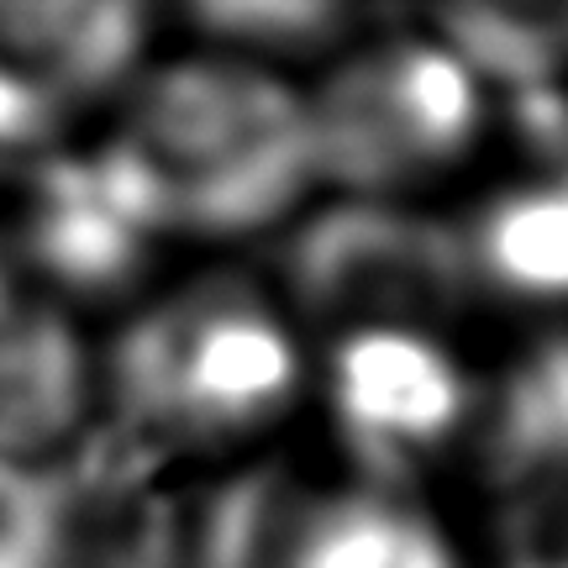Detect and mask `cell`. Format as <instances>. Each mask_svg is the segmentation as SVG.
Instances as JSON below:
<instances>
[{
	"label": "cell",
	"instance_id": "cell-1",
	"mask_svg": "<svg viewBox=\"0 0 568 568\" xmlns=\"http://www.w3.org/2000/svg\"><path fill=\"white\" fill-rule=\"evenodd\" d=\"M311 343L264 258H190L95 326L74 464L122 510L184 506L305 437Z\"/></svg>",
	"mask_w": 568,
	"mask_h": 568
},
{
	"label": "cell",
	"instance_id": "cell-2",
	"mask_svg": "<svg viewBox=\"0 0 568 568\" xmlns=\"http://www.w3.org/2000/svg\"><path fill=\"white\" fill-rule=\"evenodd\" d=\"M174 258H258L322 211L305 80L163 38L95 138Z\"/></svg>",
	"mask_w": 568,
	"mask_h": 568
},
{
	"label": "cell",
	"instance_id": "cell-3",
	"mask_svg": "<svg viewBox=\"0 0 568 568\" xmlns=\"http://www.w3.org/2000/svg\"><path fill=\"white\" fill-rule=\"evenodd\" d=\"M322 205L447 222L521 138L516 105L432 11H374L305 80Z\"/></svg>",
	"mask_w": 568,
	"mask_h": 568
},
{
	"label": "cell",
	"instance_id": "cell-4",
	"mask_svg": "<svg viewBox=\"0 0 568 568\" xmlns=\"http://www.w3.org/2000/svg\"><path fill=\"white\" fill-rule=\"evenodd\" d=\"M174 568H500V548L453 495L301 437L174 506Z\"/></svg>",
	"mask_w": 568,
	"mask_h": 568
},
{
	"label": "cell",
	"instance_id": "cell-5",
	"mask_svg": "<svg viewBox=\"0 0 568 568\" xmlns=\"http://www.w3.org/2000/svg\"><path fill=\"white\" fill-rule=\"evenodd\" d=\"M180 264L95 142L0 169V268L90 332Z\"/></svg>",
	"mask_w": 568,
	"mask_h": 568
},
{
	"label": "cell",
	"instance_id": "cell-6",
	"mask_svg": "<svg viewBox=\"0 0 568 568\" xmlns=\"http://www.w3.org/2000/svg\"><path fill=\"white\" fill-rule=\"evenodd\" d=\"M153 48L148 6H0V169L95 142Z\"/></svg>",
	"mask_w": 568,
	"mask_h": 568
},
{
	"label": "cell",
	"instance_id": "cell-7",
	"mask_svg": "<svg viewBox=\"0 0 568 568\" xmlns=\"http://www.w3.org/2000/svg\"><path fill=\"white\" fill-rule=\"evenodd\" d=\"M458 506L495 542L568 506V322L489 332Z\"/></svg>",
	"mask_w": 568,
	"mask_h": 568
},
{
	"label": "cell",
	"instance_id": "cell-8",
	"mask_svg": "<svg viewBox=\"0 0 568 568\" xmlns=\"http://www.w3.org/2000/svg\"><path fill=\"white\" fill-rule=\"evenodd\" d=\"M443 226L485 322H568V116L521 126L500 169Z\"/></svg>",
	"mask_w": 568,
	"mask_h": 568
},
{
	"label": "cell",
	"instance_id": "cell-9",
	"mask_svg": "<svg viewBox=\"0 0 568 568\" xmlns=\"http://www.w3.org/2000/svg\"><path fill=\"white\" fill-rule=\"evenodd\" d=\"M95 332L0 268V458L69 464L90 426Z\"/></svg>",
	"mask_w": 568,
	"mask_h": 568
},
{
	"label": "cell",
	"instance_id": "cell-10",
	"mask_svg": "<svg viewBox=\"0 0 568 568\" xmlns=\"http://www.w3.org/2000/svg\"><path fill=\"white\" fill-rule=\"evenodd\" d=\"M126 516L74 458H0V568H105Z\"/></svg>",
	"mask_w": 568,
	"mask_h": 568
},
{
	"label": "cell",
	"instance_id": "cell-11",
	"mask_svg": "<svg viewBox=\"0 0 568 568\" xmlns=\"http://www.w3.org/2000/svg\"><path fill=\"white\" fill-rule=\"evenodd\" d=\"M374 11L358 6H190V11H159L163 38L216 48L232 59L264 63L295 80H311L337 48H343Z\"/></svg>",
	"mask_w": 568,
	"mask_h": 568
}]
</instances>
